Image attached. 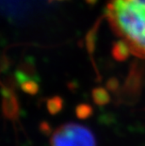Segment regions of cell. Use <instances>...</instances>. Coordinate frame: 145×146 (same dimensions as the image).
Listing matches in <instances>:
<instances>
[{
    "label": "cell",
    "mask_w": 145,
    "mask_h": 146,
    "mask_svg": "<svg viewBox=\"0 0 145 146\" xmlns=\"http://www.w3.org/2000/svg\"><path fill=\"white\" fill-rule=\"evenodd\" d=\"M106 14L129 54L145 60V0H109Z\"/></svg>",
    "instance_id": "1"
},
{
    "label": "cell",
    "mask_w": 145,
    "mask_h": 146,
    "mask_svg": "<svg viewBox=\"0 0 145 146\" xmlns=\"http://www.w3.org/2000/svg\"><path fill=\"white\" fill-rule=\"evenodd\" d=\"M50 146H96L91 129L76 123H67L54 130Z\"/></svg>",
    "instance_id": "2"
}]
</instances>
